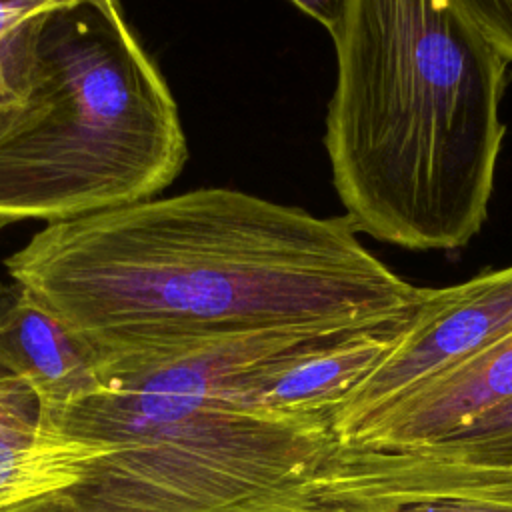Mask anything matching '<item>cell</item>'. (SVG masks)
I'll return each mask as SVG.
<instances>
[{
  "label": "cell",
  "mask_w": 512,
  "mask_h": 512,
  "mask_svg": "<svg viewBox=\"0 0 512 512\" xmlns=\"http://www.w3.org/2000/svg\"><path fill=\"white\" fill-rule=\"evenodd\" d=\"M4 264L98 370L248 334L370 324L422 296L346 216L230 188L46 224Z\"/></svg>",
  "instance_id": "1"
},
{
  "label": "cell",
  "mask_w": 512,
  "mask_h": 512,
  "mask_svg": "<svg viewBox=\"0 0 512 512\" xmlns=\"http://www.w3.org/2000/svg\"><path fill=\"white\" fill-rule=\"evenodd\" d=\"M324 146L356 228L406 250L484 226L510 62L456 0H348Z\"/></svg>",
  "instance_id": "2"
},
{
  "label": "cell",
  "mask_w": 512,
  "mask_h": 512,
  "mask_svg": "<svg viewBox=\"0 0 512 512\" xmlns=\"http://www.w3.org/2000/svg\"><path fill=\"white\" fill-rule=\"evenodd\" d=\"M328 332L248 334L100 368L98 394L38 428L112 452L72 486L2 512H306L302 490L334 434L248 404L240 380Z\"/></svg>",
  "instance_id": "3"
},
{
  "label": "cell",
  "mask_w": 512,
  "mask_h": 512,
  "mask_svg": "<svg viewBox=\"0 0 512 512\" xmlns=\"http://www.w3.org/2000/svg\"><path fill=\"white\" fill-rule=\"evenodd\" d=\"M0 106V218L62 222L154 198L186 136L120 2L72 0L10 30Z\"/></svg>",
  "instance_id": "4"
},
{
  "label": "cell",
  "mask_w": 512,
  "mask_h": 512,
  "mask_svg": "<svg viewBox=\"0 0 512 512\" xmlns=\"http://www.w3.org/2000/svg\"><path fill=\"white\" fill-rule=\"evenodd\" d=\"M302 492L306 512H512V468L334 440Z\"/></svg>",
  "instance_id": "5"
},
{
  "label": "cell",
  "mask_w": 512,
  "mask_h": 512,
  "mask_svg": "<svg viewBox=\"0 0 512 512\" xmlns=\"http://www.w3.org/2000/svg\"><path fill=\"white\" fill-rule=\"evenodd\" d=\"M512 334V264L446 288H422L396 346L330 420L334 438L420 382Z\"/></svg>",
  "instance_id": "6"
},
{
  "label": "cell",
  "mask_w": 512,
  "mask_h": 512,
  "mask_svg": "<svg viewBox=\"0 0 512 512\" xmlns=\"http://www.w3.org/2000/svg\"><path fill=\"white\" fill-rule=\"evenodd\" d=\"M508 398H512V334L402 392L334 440L374 448H418Z\"/></svg>",
  "instance_id": "7"
},
{
  "label": "cell",
  "mask_w": 512,
  "mask_h": 512,
  "mask_svg": "<svg viewBox=\"0 0 512 512\" xmlns=\"http://www.w3.org/2000/svg\"><path fill=\"white\" fill-rule=\"evenodd\" d=\"M0 370L34 394L38 418L104 388L90 352L14 280L0 284Z\"/></svg>",
  "instance_id": "8"
},
{
  "label": "cell",
  "mask_w": 512,
  "mask_h": 512,
  "mask_svg": "<svg viewBox=\"0 0 512 512\" xmlns=\"http://www.w3.org/2000/svg\"><path fill=\"white\" fill-rule=\"evenodd\" d=\"M110 452L98 442L42 428L32 434H0V512L72 486L92 462Z\"/></svg>",
  "instance_id": "9"
},
{
  "label": "cell",
  "mask_w": 512,
  "mask_h": 512,
  "mask_svg": "<svg viewBox=\"0 0 512 512\" xmlns=\"http://www.w3.org/2000/svg\"><path fill=\"white\" fill-rule=\"evenodd\" d=\"M414 450L458 462L512 468V398L484 410L454 432Z\"/></svg>",
  "instance_id": "10"
},
{
  "label": "cell",
  "mask_w": 512,
  "mask_h": 512,
  "mask_svg": "<svg viewBox=\"0 0 512 512\" xmlns=\"http://www.w3.org/2000/svg\"><path fill=\"white\" fill-rule=\"evenodd\" d=\"M38 428V402L12 374L0 370V434H32Z\"/></svg>",
  "instance_id": "11"
},
{
  "label": "cell",
  "mask_w": 512,
  "mask_h": 512,
  "mask_svg": "<svg viewBox=\"0 0 512 512\" xmlns=\"http://www.w3.org/2000/svg\"><path fill=\"white\" fill-rule=\"evenodd\" d=\"M478 30L512 64V0H456Z\"/></svg>",
  "instance_id": "12"
},
{
  "label": "cell",
  "mask_w": 512,
  "mask_h": 512,
  "mask_svg": "<svg viewBox=\"0 0 512 512\" xmlns=\"http://www.w3.org/2000/svg\"><path fill=\"white\" fill-rule=\"evenodd\" d=\"M72 0H0V106L6 102H12L14 90L8 84L6 78V66H4V48L6 38L12 28H16L22 20L30 18L36 12H42L52 6H60ZM98 2H116V0H98Z\"/></svg>",
  "instance_id": "13"
},
{
  "label": "cell",
  "mask_w": 512,
  "mask_h": 512,
  "mask_svg": "<svg viewBox=\"0 0 512 512\" xmlns=\"http://www.w3.org/2000/svg\"><path fill=\"white\" fill-rule=\"evenodd\" d=\"M304 14L322 24L330 36H336L346 14L348 0H290Z\"/></svg>",
  "instance_id": "14"
},
{
  "label": "cell",
  "mask_w": 512,
  "mask_h": 512,
  "mask_svg": "<svg viewBox=\"0 0 512 512\" xmlns=\"http://www.w3.org/2000/svg\"><path fill=\"white\" fill-rule=\"evenodd\" d=\"M6 224H10V222H6V220H4V218H0V230H2V228H4V226H6Z\"/></svg>",
  "instance_id": "15"
}]
</instances>
